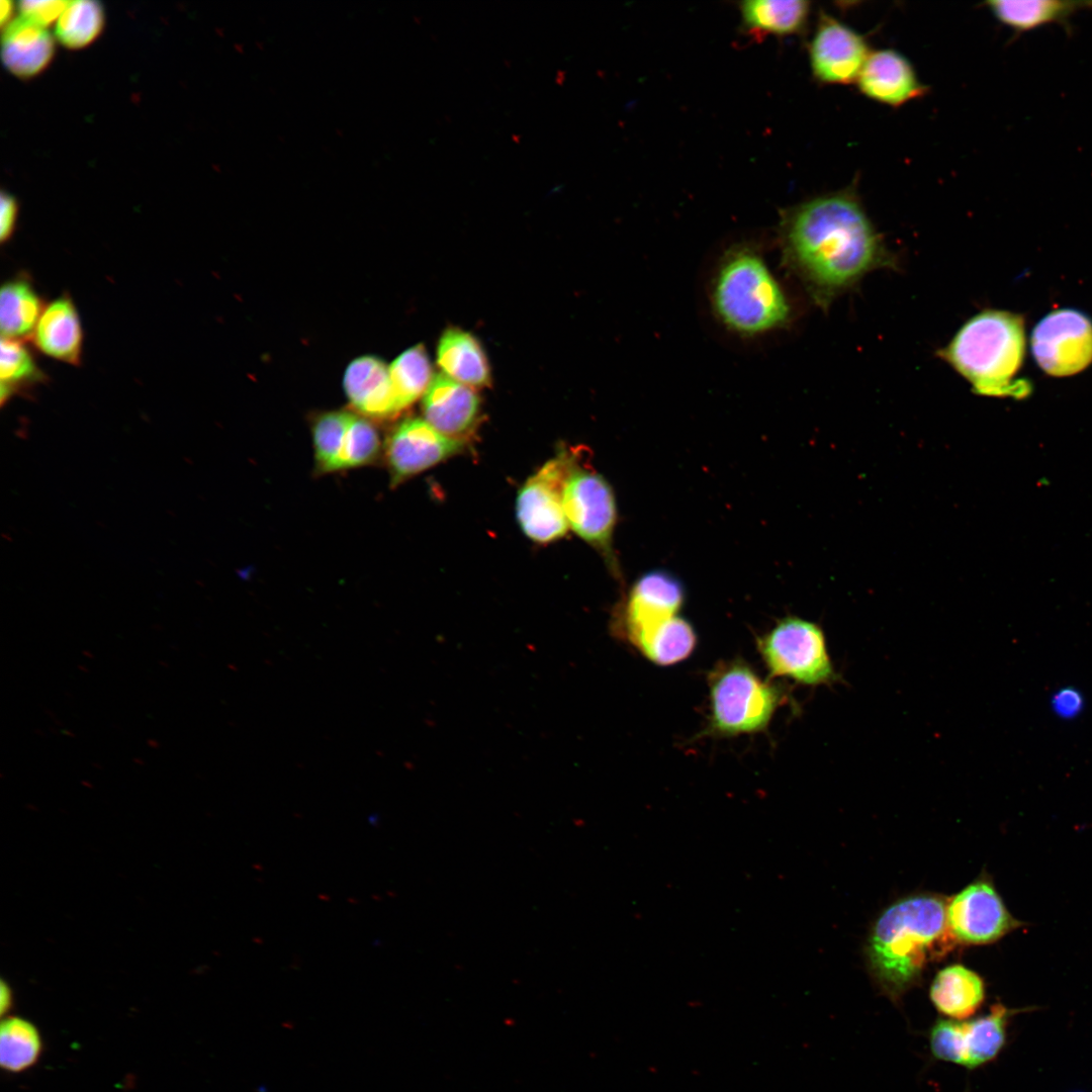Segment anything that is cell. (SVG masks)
<instances>
[{"mask_svg": "<svg viewBox=\"0 0 1092 1092\" xmlns=\"http://www.w3.org/2000/svg\"><path fill=\"white\" fill-rule=\"evenodd\" d=\"M779 240L785 267L823 309L871 272L898 267L851 188L787 209Z\"/></svg>", "mask_w": 1092, "mask_h": 1092, "instance_id": "cell-1", "label": "cell"}, {"mask_svg": "<svg viewBox=\"0 0 1092 1092\" xmlns=\"http://www.w3.org/2000/svg\"><path fill=\"white\" fill-rule=\"evenodd\" d=\"M947 898L912 894L891 904L875 921L866 944L869 973L883 995L901 1001L930 963L959 945L946 922Z\"/></svg>", "mask_w": 1092, "mask_h": 1092, "instance_id": "cell-2", "label": "cell"}, {"mask_svg": "<svg viewBox=\"0 0 1092 1092\" xmlns=\"http://www.w3.org/2000/svg\"><path fill=\"white\" fill-rule=\"evenodd\" d=\"M1025 354L1024 321L1006 310L985 309L969 318L936 355L985 396H1026L1017 379Z\"/></svg>", "mask_w": 1092, "mask_h": 1092, "instance_id": "cell-3", "label": "cell"}, {"mask_svg": "<svg viewBox=\"0 0 1092 1092\" xmlns=\"http://www.w3.org/2000/svg\"><path fill=\"white\" fill-rule=\"evenodd\" d=\"M712 305L730 331L752 337L784 327L789 300L760 254L747 246L723 257L712 287Z\"/></svg>", "mask_w": 1092, "mask_h": 1092, "instance_id": "cell-4", "label": "cell"}, {"mask_svg": "<svg viewBox=\"0 0 1092 1092\" xmlns=\"http://www.w3.org/2000/svg\"><path fill=\"white\" fill-rule=\"evenodd\" d=\"M711 715L704 734L736 736L764 730L784 703V689L762 680L744 661L718 663L708 676Z\"/></svg>", "mask_w": 1092, "mask_h": 1092, "instance_id": "cell-5", "label": "cell"}, {"mask_svg": "<svg viewBox=\"0 0 1092 1092\" xmlns=\"http://www.w3.org/2000/svg\"><path fill=\"white\" fill-rule=\"evenodd\" d=\"M757 649L771 677L785 676L805 686L837 678L823 630L815 623L786 617L757 639Z\"/></svg>", "mask_w": 1092, "mask_h": 1092, "instance_id": "cell-6", "label": "cell"}, {"mask_svg": "<svg viewBox=\"0 0 1092 1092\" xmlns=\"http://www.w3.org/2000/svg\"><path fill=\"white\" fill-rule=\"evenodd\" d=\"M563 505L569 529L598 550L616 571L613 536L617 506L608 480L590 466L581 465L576 457L564 484Z\"/></svg>", "mask_w": 1092, "mask_h": 1092, "instance_id": "cell-7", "label": "cell"}, {"mask_svg": "<svg viewBox=\"0 0 1092 1092\" xmlns=\"http://www.w3.org/2000/svg\"><path fill=\"white\" fill-rule=\"evenodd\" d=\"M576 452L561 449L531 475L518 491L516 512L523 533L540 544L559 540L569 529L563 490Z\"/></svg>", "mask_w": 1092, "mask_h": 1092, "instance_id": "cell-8", "label": "cell"}, {"mask_svg": "<svg viewBox=\"0 0 1092 1092\" xmlns=\"http://www.w3.org/2000/svg\"><path fill=\"white\" fill-rule=\"evenodd\" d=\"M946 922L957 943L963 945L991 944L1023 925L1008 911L986 874L947 898Z\"/></svg>", "mask_w": 1092, "mask_h": 1092, "instance_id": "cell-9", "label": "cell"}, {"mask_svg": "<svg viewBox=\"0 0 1092 1092\" xmlns=\"http://www.w3.org/2000/svg\"><path fill=\"white\" fill-rule=\"evenodd\" d=\"M1031 352L1038 366L1053 376H1069L1092 362V322L1073 308L1042 317L1031 334Z\"/></svg>", "mask_w": 1092, "mask_h": 1092, "instance_id": "cell-10", "label": "cell"}, {"mask_svg": "<svg viewBox=\"0 0 1092 1092\" xmlns=\"http://www.w3.org/2000/svg\"><path fill=\"white\" fill-rule=\"evenodd\" d=\"M466 442L451 439L423 419H406L388 436L384 457L391 478L397 485L459 453Z\"/></svg>", "mask_w": 1092, "mask_h": 1092, "instance_id": "cell-11", "label": "cell"}, {"mask_svg": "<svg viewBox=\"0 0 1092 1092\" xmlns=\"http://www.w3.org/2000/svg\"><path fill=\"white\" fill-rule=\"evenodd\" d=\"M871 54L864 36L833 16L822 13L809 44L813 76L823 84L856 82Z\"/></svg>", "mask_w": 1092, "mask_h": 1092, "instance_id": "cell-12", "label": "cell"}, {"mask_svg": "<svg viewBox=\"0 0 1092 1092\" xmlns=\"http://www.w3.org/2000/svg\"><path fill=\"white\" fill-rule=\"evenodd\" d=\"M685 600L681 582L673 574L653 569L632 585L623 607L621 629L633 646L668 619L677 616Z\"/></svg>", "mask_w": 1092, "mask_h": 1092, "instance_id": "cell-13", "label": "cell"}, {"mask_svg": "<svg viewBox=\"0 0 1092 1092\" xmlns=\"http://www.w3.org/2000/svg\"><path fill=\"white\" fill-rule=\"evenodd\" d=\"M866 97L899 107L927 92L910 61L891 50L871 52L855 82Z\"/></svg>", "mask_w": 1092, "mask_h": 1092, "instance_id": "cell-14", "label": "cell"}, {"mask_svg": "<svg viewBox=\"0 0 1092 1092\" xmlns=\"http://www.w3.org/2000/svg\"><path fill=\"white\" fill-rule=\"evenodd\" d=\"M424 420L441 434L466 442L476 428L480 400L473 388L436 374L423 395Z\"/></svg>", "mask_w": 1092, "mask_h": 1092, "instance_id": "cell-15", "label": "cell"}, {"mask_svg": "<svg viewBox=\"0 0 1092 1092\" xmlns=\"http://www.w3.org/2000/svg\"><path fill=\"white\" fill-rule=\"evenodd\" d=\"M1017 1011L994 1004L987 1014L953 1020V1064L975 1070L995 1060L1006 1043L1009 1019Z\"/></svg>", "mask_w": 1092, "mask_h": 1092, "instance_id": "cell-16", "label": "cell"}, {"mask_svg": "<svg viewBox=\"0 0 1092 1092\" xmlns=\"http://www.w3.org/2000/svg\"><path fill=\"white\" fill-rule=\"evenodd\" d=\"M344 388L352 405L371 418L386 419L400 411L389 367L371 356L357 358L348 366Z\"/></svg>", "mask_w": 1092, "mask_h": 1092, "instance_id": "cell-17", "label": "cell"}, {"mask_svg": "<svg viewBox=\"0 0 1092 1092\" xmlns=\"http://www.w3.org/2000/svg\"><path fill=\"white\" fill-rule=\"evenodd\" d=\"M31 339L42 354L68 364H80L83 331L77 308L68 295L44 306Z\"/></svg>", "mask_w": 1092, "mask_h": 1092, "instance_id": "cell-18", "label": "cell"}, {"mask_svg": "<svg viewBox=\"0 0 1092 1092\" xmlns=\"http://www.w3.org/2000/svg\"><path fill=\"white\" fill-rule=\"evenodd\" d=\"M986 988L982 977L964 965H949L936 973L929 998L945 1018L966 1020L972 1017L985 1001Z\"/></svg>", "mask_w": 1092, "mask_h": 1092, "instance_id": "cell-19", "label": "cell"}, {"mask_svg": "<svg viewBox=\"0 0 1092 1092\" xmlns=\"http://www.w3.org/2000/svg\"><path fill=\"white\" fill-rule=\"evenodd\" d=\"M54 51V38L47 28L21 16L6 25L2 60L12 74L21 78L36 75L51 62Z\"/></svg>", "mask_w": 1092, "mask_h": 1092, "instance_id": "cell-20", "label": "cell"}, {"mask_svg": "<svg viewBox=\"0 0 1092 1092\" xmlns=\"http://www.w3.org/2000/svg\"><path fill=\"white\" fill-rule=\"evenodd\" d=\"M437 363L446 377L471 388L490 381V369L479 342L457 328L446 330L438 343Z\"/></svg>", "mask_w": 1092, "mask_h": 1092, "instance_id": "cell-21", "label": "cell"}, {"mask_svg": "<svg viewBox=\"0 0 1092 1092\" xmlns=\"http://www.w3.org/2000/svg\"><path fill=\"white\" fill-rule=\"evenodd\" d=\"M985 5L1000 23L1017 34L1052 23L1067 26L1077 12L1092 9V1L1075 0H993Z\"/></svg>", "mask_w": 1092, "mask_h": 1092, "instance_id": "cell-22", "label": "cell"}, {"mask_svg": "<svg viewBox=\"0 0 1092 1092\" xmlns=\"http://www.w3.org/2000/svg\"><path fill=\"white\" fill-rule=\"evenodd\" d=\"M44 309L32 283L24 276L6 281L0 290V329L2 338H31Z\"/></svg>", "mask_w": 1092, "mask_h": 1092, "instance_id": "cell-23", "label": "cell"}, {"mask_svg": "<svg viewBox=\"0 0 1092 1092\" xmlns=\"http://www.w3.org/2000/svg\"><path fill=\"white\" fill-rule=\"evenodd\" d=\"M744 26L758 33L788 35L807 23L810 3L803 0H749L740 4Z\"/></svg>", "mask_w": 1092, "mask_h": 1092, "instance_id": "cell-24", "label": "cell"}, {"mask_svg": "<svg viewBox=\"0 0 1092 1092\" xmlns=\"http://www.w3.org/2000/svg\"><path fill=\"white\" fill-rule=\"evenodd\" d=\"M697 644L693 626L675 616L641 638L634 647L651 662L666 666L685 660Z\"/></svg>", "mask_w": 1092, "mask_h": 1092, "instance_id": "cell-25", "label": "cell"}, {"mask_svg": "<svg viewBox=\"0 0 1092 1092\" xmlns=\"http://www.w3.org/2000/svg\"><path fill=\"white\" fill-rule=\"evenodd\" d=\"M352 414L331 412L320 416L312 426L316 469L334 472L348 469Z\"/></svg>", "mask_w": 1092, "mask_h": 1092, "instance_id": "cell-26", "label": "cell"}, {"mask_svg": "<svg viewBox=\"0 0 1092 1092\" xmlns=\"http://www.w3.org/2000/svg\"><path fill=\"white\" fill-rule=\"evenodd\" d=\"M42 1050L38 1029L21 1017H8L0 1026V1065L9 1073H19L33 1066Z\"/></svg>", "mask_w": 1092, "mask_h": 1092, "instance_id": "cell-27", "label": "cell"}, {"mask_svg": "<svg viewBox=\"0 0 1092 1092\" xmlns=\"http://www.w3.org/2000/svg\"><path fill=\"white\" fill-rule=\"evenodd\" d=\"M0 380L1 404L42 380V373L24 341L1 338Z\"/></svg>", "mask_w": 1092, "mask_h": 1092, "instance_id": "cell-28", "label": "cell"}, {"mask_svg": "<svg viewBox=\"0 0 1092 1092\" xmlns=\"http://www.w3.org/2000/svg\"><path fill=\"white\" fill-rule=\"evenodd\" d=\"M389 373L400 411L424 395L433 379L428 355L421 345L400 354L390 364Z\"/></svg>", "mask_w": 1092, "mask_h": 1092, "instance_id": "cell-29", "label": "cell"}, {"mask_svg": "<svg viewBox=\"0 0 1092 1092\" xmlns=\"http://www.w3.org/2000/svg\"><path fill=\"white\" fill-rule=\"evenodd\" d=\"M104 24L102 6L91 0L68 1L59 17L55 34L69 49H81L92 42Z\"/></svg>", "mask_w": 1092, "mask_h": 1092, "instance_id": "cell-30", "label": "cell"}, {"mask_svg": "<svg viewBox=\"0 0 1092 1092\" xmlns=\"http://www.w3.org/2000/svg\"><path fill=\"white\" fill-rule=\"evenodd\" d=\"M68 1L62 0L21 1L19 2L20 16L47 28L53 22L58 21Z\"/></svg>", "mask_w": 1092, "mask_h": 1092, "instance_id": "cell-31", "label": "cell"}, {"mask_svg": "<svg viewBox=\"0 0 1092 1092\" xmlns=\"http://www.w3.org/2000/svg\"><path fill=\"white\" fill-rule=\"evenodd\" d=\"M1052 703L1056 713L1064 718L1076 716L1083 707L1082 696L1071 688L1059 691L1054 696Z\"/></svg>", "mask_w": 1092, "mask_h": 1092, "instance_id": "cell-32", "label": "cell"}, {"mask_svg": "<svg viewBox=\"0 0 1092 1092\" xmlns=\"http://www.w3.org/2000/svg\"><path fill=\"white\" fill-rule=\"evenodd\" d=\"M0 209V239L2 243H5L10 239L15 229L17 217L16 201L12 196L2 193Z\"/></svg>", "mask_w": 1092, "mask_h": 1092, "instance_id": "cell-33", "label": "cell"}, {"mask_svg": "<svg viewBox=\"0 0 1092 1092\" xmlns=\"http://www.w3.org/2000/svg\"><path fill=\"white\" fill-rule=\"evenodd\" d=\"M11 1004H12L11 990H10V988H9V986L7 984L2 982L1 983V988H0V1010H1L2 1015H4L10 1009Z\"/></svg>", "mask_w": 1092, "mask_h": 1092, "instance_id": "cell-34", "label": "cell"}, {"mask_svg": "<svg viewBox=\"0 0 1092 1092\" xmlns=\"http://www.w3.org/2000/svg\"><path fill=\"white\" fill-rule=\"evenodd\" d=\"M13 11H14L13 2L5 1V0L1 1V3H0V20H1V24L3 26L5 24L7 25V24L10 23L9 20H10L11 16L13 15Z\"/></svg>", "mask_w": 1092, "mask_h": 1092, "instance_id": "cell-35", "label": "cell"}]
</instances>
